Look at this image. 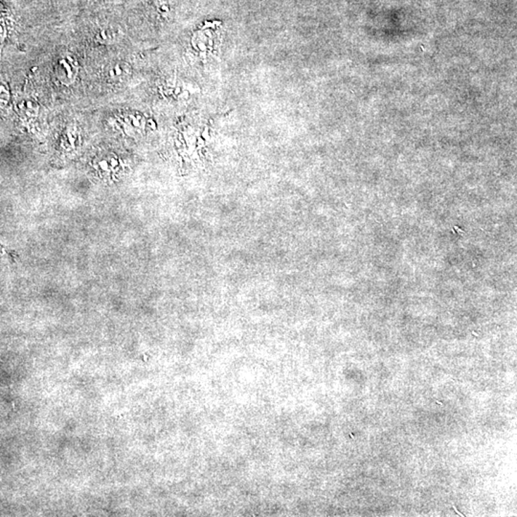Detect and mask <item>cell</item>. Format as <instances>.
Wrapping results in <instances>:
<instances>
[{
	"mask_svg": "<svg viewBox=\"0 0 517 517\" xmlns=\"http://www.w3.org/2000/svg\"><path fill=\"white\" fill-rule=\"evenodd\" d=\"M92 166L95 174L105 181L120 177L123 170L121 158L113 153H100L93 157Z\"/></svg>",
	"mask_w": 517,
	"mask_h": 517,
	"instance_id": "6da1fadb",
	"label": "cell"
},
{
	"mask_svg": "<svg viewBox=\"0 0 517 517\" xmlns=\"http://www.w3.org/2000/svg\"><path fill=\"white\" fill-rule=\"evenodd\" d=\"M78 74V68L74 63L73 58L69 56H63L58 60L56 66V75L63 85H69L74 82Z\"/></svg>",
	"mask_w": 517,
	"mask_h": 517,
	"instance_id": "7a4b0ae2",
	"label": "cell"
},
{
	"mask_svg": "<svg viewBox=\"0 0 517 517\" xmlns=\"http://www.w3.org/2000/svg\"><path fill=\"white\" fill-rule=\"evenodd\" d=\"M130 74V68L127 63L121 61L109 63L104 68V77L111 82H119L127 78Z\"/></svg>",
	"mask_w": 517,
	"mask_h": 517,
	"instance_id": "3957f363",
	"label": "cell"
},
{
	"mask_svg": "<svg viewBox=\"0 0 517 517\" xmlns=\"http://www.w3.org/2000/svg\"><path fill=\"white\" fill-rule=\"evenodd\" d=\"M13 18L10 11L0 2V48L4 46L12 27Z\"/></svg>",
	"mask_w": 517,
	"mask_h": 517,
	"instance_id": "277c9868",
	"label": "cell"
},
{
	"mask_svg": "<svg viewBox=\"0 0 517 517\" xmlns=\"http://www.w3.org/2000/svg\"><path fill=\"white\" fill-rule=\"evenodd\" d=\"M77 141H78V135L74 127L69 129L61 138V148L66 151L74 150L77 147Z\"/></svg>",
	"mask_w": 517,
	"mask_h": 517,
	"instance_id": "5b68a950",
	"label": "cell"
},
{
	"mask_svg": "<svg viewBox=\"0 0 517 517\" xmlns=\"http://www.w3.org/2000/svg\"><path fill=\"white\" fill-rule=\"evenodd\" d=\"M21 108H23V113L27 117H36L38 114V105L33 101H25V102L21 103Z\"/></svg>",
	"mask_w": 517,
	"mask_h": 517,
	"instance_id": "8992f818",
	"label": "cell"
},
{
	"mask_svg": "<svg viewBox=\"0 0 517 517\" xmlns=\"http://www.w3.org/2000/svg\"><path fill=\"white\" fill-rule=\"evenodd\" d=\"M98 37H99L101 42H106L111 39V36H109L108 32L106 30L101 31L99 36Z\"/></svg>",
	"mask_w": 517,
	"mask_h": 517,
	"instance_id": "52a82bcc",
	"label": "cell"
}]
</instances>
